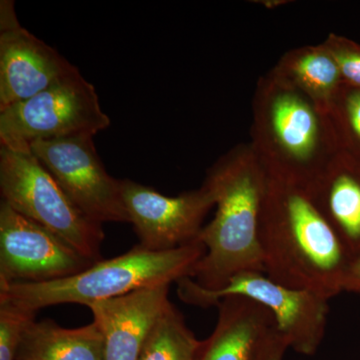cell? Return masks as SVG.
<instances>
[{"label":"cell","mask_w":360,"mask_h":360,"mask_svg":"<svg viewBox=\"0 0 360 360\" xmlns=\"http://www.w3.org/2000/svg\"><path fill=\"white\" fill-rule=\"evenodd\" d=\"M16 360H103V338L96 322L63 328L54 321H32L26 328Z\"/></svg>","instance_id":"cell-15"},{"label":"cell","mask_w":360,"mask_h":360,"mask_svg":"<svg viewBox=\"0 0 360 360\" xmlns=\"http://www.w3.org/2000/svg\"><path fill=\"white\" fill-rule=\"evenodd\" d=\"M323 44L335 59L345 84L360 89V45L335 34Z\"/></svg>","instance_id":"cell-20"},{"label":"cell","mask_w":360,"mask_h":360,"mask_svg":"<svg viewBox=\"0 0 360 360\" xmlns=\"http://www.w3.org/2000/svg\"><path fill=\"white\" fill-rule=\"evenodd\" d=\"M265 182L266 170L251 144L232 149L208 170L203 184L217 212L198 236L205 253L191 276L206 290L241 272H264L258 226Z\"/></svg>","instance_id":"cell-2"},{"label":"cell","mask_w":360,"mask_h":360,"mask_svg":"<svg viewBox=\"0 0 360 360\" xmlns=\"http://www.w3.org/2000/svg\"><path fill=\"white\" fill-rule=\"evenodd\" d=\"M274 72L328 115L345 85L335 59L323 44L288 52Z\"/></svg>","instance_id":"cell-16"},{"label":"cell","mask_w":360,"mask_h":360,"mask_svg":"<svg viewBox=\"0 0 360 360\" xmlns=\"http://www.w3.org/2000/svg\"><path fill=\"white\" fill-rule=\"evenodd\" d=\"M169 285L89 305L103 338V360H139L151 329L169 303Z\"/></svg>","instance_id":"cell-12"},{"label":"cell","mask_w":360,"mask_h":360,"mask_svg":"<svg viewBox=\"0 0 360 360\" xmlns=\"http://www.w3.org/2000/svg\"><path fill=\"white\" fill-rule=\"evenodd\" d=\"M330 117L345 150L360 148V89L345 85L333 104Z\"/></svg>","instance_id":"cell-18"},{"label":"cell","mask_w":360,"mask_h":360,"mask_svg":"<svg viewBox=\"0 0 360 360\" xmlns=\"http://www.w3.org/2000/svg\"><path fill=\"white\" fill-rule=\"evenodd\" d=\"M94 264L53 232L0 203V286L56 281Z\"/></svg>","instance_id":"cell-9"},{"label":"cell","mask_w":360,"mask_h":360,"mask_svg":"<svg viewBox=\"0 0 360 360\" xmlns=\"http://www.w3.org/2000/svg\"><path fill=\"white\" fill-rule=\"evenodd\" d=\"M90 135L39 141L30 153L41 162L71 200L96 224L125 222L120 179L110 176Z\"/></svg>","instance_id":"cell-8"},{"label":"cell","mask_w":360,"mask_h":360,"mask_svg":"<svg viewBox=\"0 0 360 360\" xmlns=\"http://www.w3.org/2000/svg\"><path fill=\"white\" fill-rule=\"evenodd\" d=\"M4 202L49 229L92 262L101 260L103 224L89 219L32 153L0 148Z\"/></svg>","instance_id":"cell-5"},{"label":"cell","mask_w":360,"mask_h":360,"mask_svg":"<svg viewBox=\"0 0 360 360\" xmlns=\"http://www.w3.org/2000/svg\"><path fill=\"white\" fill-rule=\"evenodd\" d=\"M200 241L165 251L136 245L124 255L99 260L73 276L39 283L0 286V302L37 312L52 305L77 303L89 305L129 295L134 291L170 285L191 277L203 257Z\"/></svg>","instance_id":"cell-4"},{"label":"cell","mask_w":360,"mask_h":360,"mask_svg":"<svg viewBox=\"0 0 360 360\" xmlns=\"http://www.w3.org/2000/svg\"><path fill=\"white\" fill-rule=\"evenodd\" d=\"M180 300L194 307H217L231 296L248 298L264 305L276 319L288 348L311 356L316 354L326 336L329 300L309 290L288 288L262 271H245L229 279L217 290H206L191 277L177 281Z\"/></svg>","instance_id":"cell-7"},{"label":"cell","mask_w":360,"mask_h":360,"mask_svg":"<svg viewBox=\"0 0 360 360\" xmlns=\"http://www.w3.org/2000/svg\"><path fill=\"white\" fill-rule=\"evenodd\" d=\"M77 66L18 22L13 1L0 4V112L44 91Z\"/></svg>","instance_id":"cell-11"},{"label":"cell","mask_w":360,"mask_h":360,"mask_svg":"<svg viewBox=\"0 0 360 360\" xmlns=\"http://www.w3.org/2000/svg\"><path fill=\"white\" fill-rule=\"evenodd\" d=\"M96 87L75 68L37 96L0 112L1 148L30 153L39 141L90 135L110 127Z\"/></svg>","instance_id":"cell-6"},{"label":"cell","mask_w":360,"mask_h":360,"mask_svg":"<svg viewBox=\"0 0 360 360\" xmlns=\"http://www.w3.org/2000/svg\"><path fill=\"white\" fill-rule=\"evenodd\" d=\"M288 349V343L276 328L265 340L257 360H283Z\"/></svg>","instance_id":"cell-21"},{"label":"cell","mask_w":360,"mask_h":360,"mask_svg":"<svg viewBox=\"0 0 360 360\" xmlns=\"http://www.w3.org/2000/svg\"><path fill=\"white\" fill-rule=\"evenodd\" d=\"M217 326L202 341L198 360H257L262 345L277 328L264 305L231 296L220 300Z\"/></svg>","instance_id":"cell-14"},{"label":"cell","mask_w":360,"mask_h":360,"mask_svg":"<svg viewBox=\"0 0 360 360\" xmlns=\"http://www.w3.org/2000/svg\"><path fill=\"white\" fill-rule=\"evenodd\" d=\"M120 191L139 245L153 251L175 250L198 240L203 219L215 206L205 184L177 196H167L134 180L120 179Z\"/></svg>","instance_id":"cell-10"},{"label":"cell","mask_w":360,"mask_h":360,"mask_svg":"<svg viewBox=\"0 0 360 360\" xmlns=\"http://www.w3.org/2000/svg\"><path fill=\"white\" fill-rule=\"evenodd\" d=\"M201 345L169 302L151 329L139 360H198Z\"/></svg>","instance_id":"cell-17"},{"label":"cell","mask_w":360,"mask_h":360,"mask_svg":"<svg viewBox=\"0 0 360 360\" xmlns=\"http://www.w3.org/2000/svg\"><path fill=\"white\" fill-rule=\"evenodd\" d=\"M252 134L266 172L307 186L342 149L330 115L274 72L258 85Z\"/></svg>","instance_id":"cell-3"},{"label":"cell","mask_w":360,"mask_h":360,"mask_svg":"<svg viewBox=\"0 0 360 360\" xmlns=\"http://www.w3.org/2000/svg\"><path fill=\"white\" fill-rule=\"evenodd\" d=\"M343 292L360 296V255L352 258L348 266L345 281H343Z\"/></svg>","instance_id":"cell-22"},{"label":"cell","mask_w":360,"mask_h":360,"mask_svg":"<svg viewBox=\"0 0 360 360\" xmlns=\"http://www.w3.org/2000/svg\"><path fill=\"white\" fill-rule=\"evenodd\" d=\"M35 316L37 312L0 302V360H16L23 333Z\"/></svg>","instance_id":"cell-19"},{"label":"cell","mask_w":360,"mask_h":360,"mask_svg":"<svg viewBox=\"0 0 360 360\" xmlns=\"http://www.w3.org/2000/svg\"><path fill=\"white\" fill-rule=\"evenodd\" d=\"M258 238L270 278L329 300L343 292L352 257L307 184L266 172Z\"/></svg>","instance_id":"cell-1"},{"label":"cell","mask_w":360,"mask_h":360,"mask_svg":"<svg viewBox=\"0 0 360 360\" xmlns=\"http://www.w3.org/2000/svg\"><path fill=\"white\" fill-rule=\"evenodd\" d=\"M312 198L352 258L360 255V158L341 149L309 184Z\"/></svg>","instance_id":"cell-13"}]
</instances>
